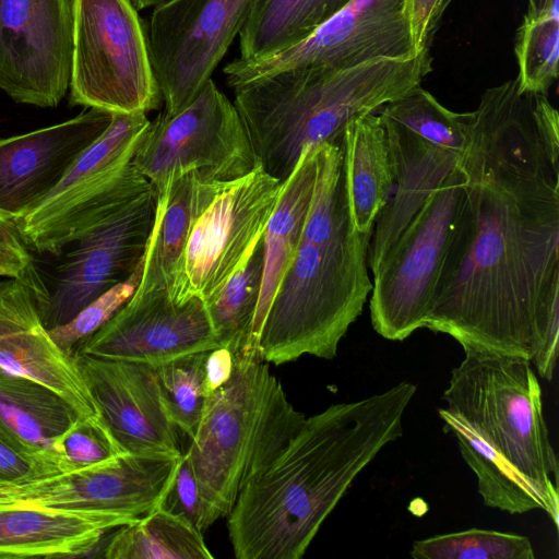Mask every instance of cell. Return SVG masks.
<instances>
[{
  "label": "cell",
  "mask_w": 559,
  "mask_h": 559,
  "mask_svg": "<svg viewBox=\"0 0 559 559\" xmlns=\"http://www.w3.org/2000/svg\"><path fill=\"white\" fill-rule=\"evenodd\" d=\"M459 164L469 225L425 328L522 356L552 379L559 336V116L518 79L468 112Z\"/></svg>",
  "instance_id": "obj_1"
},
{
  "label": "cell",
  "mask_w": 559,
  "mask_h": 559,
  "mask_svg": "<svg viewBox=\"0 0 559 559\" xmlns=\"http://www.w3.org/2000/svg\"><path fill=\"white\" fill-rule=\"evenodd\" d=\"M416 385L401 382L306 417L241 488L227 518L238 559H300L356 476L403 435Z\"/></svg>",
  "instance_id": "obj_2"
},
{
  "label": "cell",
  "mask_w": 559,
  "mask_h": 559,
  "mask_svg": "<svg viewBox=\"0 0 559 559\" xmlns=\"http://www.w3.org/2000/svg\"><path fill=\"white\" fill-rule=\"evenodd\" d=\"M438 414L455 436L487 507L511 514L539 509L559 523L558 460L532 362L461 344Z\"/></svg>",
  "instance_id": "obj_3"
},
{
  "label": "cell",
  "mask_w": 559,
  "mask_h": 559,
  "mask_svg": "<svg viewBox=\"0 0 559 559\" xmlns=\"http://www.w3.org/2000/svg\"><path fill=\"white\" fill-rule=\"evenodd\" d=\"M370 237L359 233L352 218L341 142L319 144L300 242L261 330L258 349L263 360L278 366L304 355L336 356L372 289Z\"/></svg>",
  "instance_id": "obj_4"
},
{
  "label": "cell",
  "mask_w": 559,
  "mask_h": 559,
  "mask_svg": "<svg viewBox=\"0 0 559 559\" xmlns=\"http://www.w3.org/2000/svg\"><path fill=\"white\" fill-rule=\"evenodd\" d=\"M431 70L429 49L343 70L292 68L233 88L234 105L258 163L284 182L304 148L341 142L347 123L419 86Z\"/></svg>",
  "instance_id": "obj_5"
},
{
  "label": "cell",
  "mask_w": 559,
  "mask_h": 559,
  "mask_svg": "<svg viewBox=\"0 0 559 559\" xmlns=\"http://www.w3.org/2000/svg\"><path fill=\"white\" fill-rule=\"evenodd\" d=\"M235 355L230 379L210 393L185 452L216 521L243 485L288 443L306 419L259 349Z\"/></svg>",
  "instance_id": "obj_6"
},
{
  "label": "cell",
  "mask_w": 559,
  "mask_h": 559,
  "mask_svg": "<svg viewBox=\"0 0 559 559\" xmlns=\"http://www.w3.org/2000/svg\"><path fill=\"white\" fill-rule=\"evenodd\" d=\"M468 225L467 178L457 159L372 274L369 309L379 335L403 341L425 328Z\"/></svg>",
  "instance_id": "obj_7"
},
{
  "label": "cell",
  "mask_w": 559,
  "mask_h": 559,
  "mask_svg": "<svg viewBox=\"0 0 559 559\" xmlns=\"http://www.w3.org/2000/svg\"><path fill=\"white\" fill-rule=\"evenodd\" d=\"M148 124L146 114H112L57 186L14 221L32 254L56 253L151 186L133 163Z\"/></svg>",
  "instance_id": "obj_8"
},
{
  "label": "cell",
  "mask_w": 559,
  "mask_h": 559,
  "mask_svg": "<svg viewBox=\"0 0 559 559\" xmlns=\"http://www.w3.org/2000/svg\"><path fill=\"white\" fill-rule=\"evenodd\" d=\"M70 103L146 114L163 100L147 31L132 0H72Z\"/></svg>",
  "instance_id": "obj_9"
},
{
  "label": "cell",
  "mask_w": 559,
  "mask_h": 559,
  "mask_svg": "<svg viewBox=\"0 0 559 559\" xmlns=\"http://www.w3.org/2000/svg\"><path fill=\"white\" fill-rule=\"evenodd\" d=\"M156 202L151 185L56 253L33 254L45 289L39 310L48 330L71 321L133 274L144 258Z\"/></svg>",
  "instance_id": "obj_10"
},
{
  "label": "cell",
  "mask_w": 559,
  "mask_h": 559,
  "mask_svg": "<svg viewBox=\"0 0 559 559\" xmlns=\"http://www.w3.org/2000/svg\"><path fill=\"white\" fill-rule=\"evenodd\" d=\"M133 163L157 194L191 171L233 181L259 164L234 103L212 79L183 109L150 120Z\"/></svg>",
  "instance_id": "obj_11"
},
{
  "label": "cell",
  "mask_w": 559,
  "mask_h": 559,
  "mask_svg": "<svg viewBox=\"0 0 559 559\" xmlns=\"http://www.w3.org/2000/svg\"><path fill=\"white\" fill-rule=\"evenodd\" d=\"M282 183L258 164L215 197L195 221L176 264L168 289L175 302H204L246 264L263 237Z\"/></svg>",
  "instance_id": "obj_12"
},
{
  "label": "cell",
  "mask_w": 559,
  "mask_h": 559,
  "mask_svg": "<svg viewBox=\"0 0 559 559\" xmlns=\"http://www.w3.org/2000/svg\"><path fill=\"white\" fill-rule=\"evenodd\" d=\"M253 0H169L153 8L147 37L165 105L188 106L238 36Z\"/></svg>",
  "instance_id": "obj_13"
},
{
  "label": "cell",
  "mask_w": 559,
  "mask_h": 559,
  "mask_svg": "<svg viewBox=\"0 0 559 559\" xmlns=\"http://www.w3.org/2000/svg\"><path fill=\"white\" fill-rule=\"evenodd\" d=\"M418 52L404 0H352L296 46L255 61L235 58L223 73L235 88L292 68L343 70L381 58L409 59Z\"/></svg>",
  "instance_id": "obj_14"
},
{
  "label": "cell",
  "mask_w": 559,
  "mask_h": 559,
  "mask_svg": "<svg viewBox=\"0 0 559 559\" xmlns=\"http://www.w3.org/2000/svg\"><path fill=\"white\" fill-rule=\"evenodd\" d=\"M72 0H0V90L53 108L69 91Z\"/></svg>",
  "instance_id": "obj_15"
},
{
  "label": "cell",
  "mask_w": 559,
  "mask_h": 559,
  "mask_svg": "<svg viewBox=\"0 0 559 559\" xmlns=\"http://www.w3.org/2000/svg\"><path fill=\"white\" fill-rule=\"evenodd\" d=\"M223 347L205 305L198 298L175 302L167 290L133 294L74 355L158 367L174 359Z\"/></svg>",
  "instance_id": "obj_16"
},
{
  "label": "cell",
  "mask_w": 559,
  "mask_h": 559,
  "mask_svg": "<svg viewBox=\"0 0 559 559\" xmlns=\"http://www.w3.org/2000/svg\"><path fill=\"white\" fill-rule=\"evenodd\" d=\"M180 457L123 453L88 468L15 486L16 501L140 518L162 503Z\"/></svg>",
  "instance_id": "obj_17"
},
{
  "label": "cell",
  "mask_w": 559,
  "mask_h": 559,
  "mask_svg": "<svg viewBox=\"0 0 559 559\" xmlns=\"http://www.w3.org/2000/svg\"><path fill=\"white\" fill-rule=\"evenodd\" d=\"M99 416L124 453L181 455L153 366L74 355Z\"/></svg>",
  "instance_id": "obj_18"
},
{
  "label": "cell",
  "mask_w": 559,
  "mask_h": 559,
  "mask_svg": "<svg viewBox=\"0 0 559 559\" xmlns=\"http://www.w3.org/2000/svg\"><path fill=\"white\" fill-rule=\"evenodd\" d=\"M95 108L66 121L0 138V213L13 221L31 211L109 126Z\"/></svg>",
  "instance_id": "obj_19"
},
{
  "label": "cell",
  "mask_w": 559,
  "mask_h": 559,
  "mask_svg": "<svg viewBox=\"0 0 559 559\" xmlns=\"http://www.w3.org/2000/svg\"><path fill=\"white\" fill-rule=\"evenodd\" d=\"M0 373L49 388L82 418L99 416L75 357L52 340L33 289L15 278L0 281Z\"/></svg>",
  "instance_id": "obj_20"
},
{
  "label": "cell",
  "mask_w": 559,
  "mask_h": 559,
  "mask_svg": "<svg viewBox=\"0 0 559 559\" xmlns=\"http://www.w3.org/2000/svg\"><path fill=\"white\" fill-rule=\"evenodd\" d=\"M380 118L390 150L393 188L374 222L368 246L367 262L372 274L430 193L456 165L460 154Z\"/></svg>",
  "instance_id": "obj_21"
},
{
  "label": "cell",
  "mask_w": 559,
  "mask_h": 559,
  "mask_svg": "<svg viewBox=\"0 0 559 559\" xmlns=\"http://www.w3.org/2000/svg\"><path fill=\"white\" fill-rule=\"evenodd\" d=\"M136 519L110 511L0 502V559L81 557L105 533Z\"/></svg>",
  "instance_id": "obj_22"
},
{
  "label": "cell",
  "mask_w": 559,
  "mask_h": 559,
  "mask_svg": "<svg viewBox=\"0 0 559 559\" xmlns=\"http://www.w3.org/2000/svg\"><path fill=\"white\" fill-rule=\"evenodd\" d=\"M80 418L49 388L0 373V437L56 475L64 472L62 438Z\"/></svg>",
  "instance_id": "obj_23"
},
{
  "label": "cell",
  "mask_w": 559,
  "mask_h": 559,
  "mask_svg": "<svg viewBox=\"0 0 559 559\" xmlns=\"http://www.w3.org/2000/svg\"><path fill=\"white\" fill-rule=\"evenodd\" d=\"M319 145L304 148L292 174L282 183L277 204L263 234L261 287L253 321L242 348L258 349L271 304L300 242L318 173Z\"/></svg>",
  "instance_id": "obj_24"
},
{
  "label": "cell",
  "mask_w": 559,
  "mask_h": 559,
  "mask_svg": "<svg viewBox=\"0 0 559 559\" xmlns=\"http://www.w3.org/2000/svg\"><path fill=\"white\" fill-rule=\"evenodd\" d=\"M228 182L201 171H191L157 194L142 277L134 294L168 292L195 221Z\"/></svg>",
  "instance_id": "obj_25"
},
{
  "label": "cell",
  "mask_w": 559,
  "mask_h": 559,
  "mask_svg": "<svg viewBox=\"0 0 559 559\" xmlns=\"http://www.w3.org/2000/svg\"><path fill=\"white\" fill-rule=\"evenodd\" d=\"M341 148L354 225L359 233L371 236L393 188L392 162L380 116L367 114L347 123Z\"/></svg>",
  "instance_id": "obj_26"
},
{
  "label": "cell",
  "mask_w": 559,
  "mask_h": 559,
  "mask_svg": "<svg viewBox=\"0 0 559 559\" xmlns=\"http://www.w3.org/2000/svg\"><path fill=\"white\" fill-rule=\"evenodd\" d=\"M352 0H253L238 34L241 61L277 55L310 36Z\"/></svg>",
  "instance_id": "obj_27"
},
{
  "label": "cell",
  "mask_w": 559,
  "mask_h": 559,
  "mask_svg": "<svg viewBox=\"0 0 559 559\" xmlns=\"http://www.w3.org/2000/svg\"><path fill=\"white\" fill-rule=\"evenodd\" d=\"M107 559H212L202 532L160 504L118 527L104 549Z\"/></svg>",
  "instance_id": "obj_28"
},
{
  "label": "cell",
  "mask_w": 559,
  "mask_h": 559,
  "mask_svg": "<svg viewBox=\"0 0 559 559\" xmlns=\"http://www.w3.org/2000/svg\"><path fill=\"white\" fill-rule=\"evenodd\" d=\"M263 264V240L246 262L204 301L212 329L223 347L234 354L247 343L258 305Z\"/></svg>",
  "instance_id": "obj_29"
},
{
  "label": "cell",
  "mask_w": 559,
  "mask_h": 559,
  "mask_svg": "<svg viewBox=\"0 0 559 559\" xmlns=\"http://www.w3.org/2000/svg\"><path fill=\"white\" fill-rule=\"evenodd\" d=\"M379 115L444 148L462 150L468 112L445 108L420 85L384 105Z\"/></svg>",
  "instance_id": "obj_30"
},
{
  "label": "cell",
  "mask_w": 559,
  "mask_h": 559,
  "mask_svg": "<svg viewBox=\"0 0 559 559\" xmlns=\"http://www.w3.org/2000/svg\"><path fill=\"white\" fill-rule=\"evenodd\" d=\"M411 556L415 559H534L526 536L490 530L462 532L416 540Z\"/></svg>",
  "instance_id": "obj_31"
},
{
  "label": "cell",
  "mask_w": 559,
  "mask_h": 559,
  "mask_svg": "<svg viewBox=\"0 0 559 559\" xmlns=\"http://www.w3.org/2000/svg\"><path fill=\"white\" fill-rule=\"evenodd\" d=\"M514 52L519 91L547 95L558 79L559 17L525 15L516 31Z\"/></svg>",
  "instance_id": "obj_32"
},
{
  "label": "cell",
  "mask_w": 559,
  "mask_h": 559,
  "mask_svg": "<svg viewBox=\"0 0 559 559\" xmlns=\"http://www.w3.org/2000/svg\"><path fill=\"white\" fill-rule=\"evenodd\" d=\"M206 354L187 355L155 367L167 414L174 425L190 438L209 395L205 385Z\"/></svg>",
  "instance_id": "obj_33"
},
{
  "label": "cell",
  "mask_w": 559,
  "mask_h": 559,
  "mask_svg": "<svg viewBox=\"0 0 559 559\" xmlns=\"http://www.w3.org/2000/svg\"><path fill=\"white\" fill-rule=\"evenodd\" d=\"M142 270L143 261L130 277L98 296L71 321L49 330L57 345L66 353L74 356L78 347L131 299L140 284Z\"/></svg>",
  "instance_id": "obj_34"
},
{
  "label": "cell",
  "mask_w": 559,
  "mask_h": 559,
  "mask_svg": "<svg viewBox=\"0 0 559 559\" xmlns=\"http://www.w3.org/2000/svg\"><path fill=\"white\" fill-rule=\"evenodd\" d=\"M64 472H74L109 461L124 452L100 416L80 418L61 442Z\"/></svg>",
  "instance_id": "obj_35"
},
{
  "label": "cell",
  "mask_w": 559,
  "mask_h": 559,
  "mask_svg": "<svg viewBox=\"0 0 559 559\" xmlns=\"http://www.w3.org/2000/svg\"><path fill=\"white\" fill-rule=\"evenodd\" d=\"M160 506L183 516L202 533L216 522L186 453L180 457L176 474Z\"/></svg>",
  "instance_id": "obj_36"
},
{
  "label": "cell",
  "mask_w": 559,
  "mask_h": 559,
  "mask_svg": "<svg viewBox=\"0 0 559 559\" xmlns=\"http://www.w3.org/2000/svg\"><path fill=\"white\" fill-rule=\"evenodd\" d=\"M452 0H404L413 41L418 51L429 49Z\"/></svg>",
  "instance_id": "obj_37"
},
{
  "label": "cell",
  "mask_w": 559,
  "mask_h": 559,
  "mask_svg": "<svg viewBox=\"0 0 559 559\" xmlns=\"http://www.w3.org/2000/svg\"><path fill=\"white\" fill-rule=\"evenodd\" d=\"M56 475L0 437V485L19 486Z\"/></svg>",
  "instance_id": "obj_38"
},
{
  "label": "cell",
  "mask_w": 559,
  "mask_h": 559,
  "mask_svg": "<svg viewBox=\"0 0 559 559\" xmlns=\"http://www.w3.org/2000/svg\"><path fill=\"white\" fill-rule=\"evenodd\" d=\"M0 277L15 278L28 285L38 301H44L45 289L35 265L34 255L0 242Z\"/></svg>",
  "instance_id": "obj_39"
},
{
  "label": "cell",
  "mask_w": 559,
  "mask_h": 559,
  "mask_svg": "<svg viewBox=\"0 0 559 559\" xmlns=\"http://www.w3.org/2000/svg\"><path fill=\"white\" fill-rule=\"evenodd\" d=\"M235 366V355L228 347L209 350L205 358V385L212 393L231 377Z\"/></svg>",
  "instance_id": "obj_40"
},
{
  "label": "cell",
  "mask_w": 559,
  "mask_h": 559,
  "mask_svg": "<svg viewBox=\"0 0 559 559\" xmlns=\"http://www.w3.org/2000/svg\"><path fill=\"white\" fill-rule=\"evenodd\" d=\"M0 242L17 250L28 251L15 222L0 213Z\"/></svg>",
  "instance_id": "obj_41"
},
{
  "label": "cell",
  "mask_w": 559,
  "mask_h": 559,
  "mask_svg": "<svg viewBox=\"0 0 559 559\" xmlns=\"http://www.w3.org/2000/svg\"><path fill=\"white\" fill-rule=\"evenodd\" d=\"M526 15L533 17H559V0H528Z\"/></svg>",
  "instance_id": "obj_42"
},
{
  "label": "cell",
  "mask_w": 559,
  "mask_h": 559,
  "mask_svg": "<svg viewBox=\"0 0 559 559\" xmlns=\"http://www.w3.org/2000/svg\"><path fill=\"white\" fill-rule=\"evenodd\" d=\"M16 501L15 486L0 485V502Z\"/></svg>",
  "instance_id": "obj_43"
},
{
  "label": "cell",
  "mask_w": 559,
  "mask_h": 559,
  "mask_svg": "<svg viewBox=\"0 0 559 559\" xmlns=\"http://www.w3.org/2000/svg\"><path fill=\"white\" fill-rule=\"evenodd\" d=\"M169 0H132L134 7L138 11L148 8H155L159 4H163Z\"/></svg>",
  "instance_id": "obj_44"
}]
</instances>
